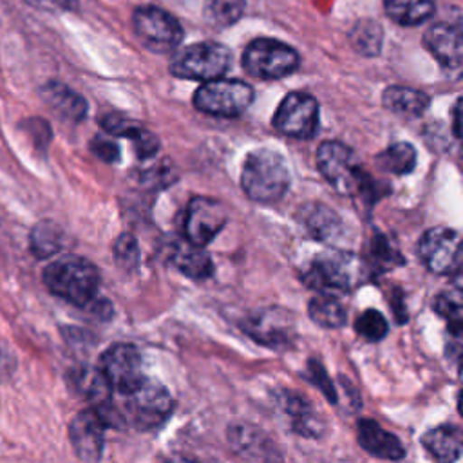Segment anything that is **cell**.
Instances as JSON below:
<instances>
[{
	"instance_id": "cell-1",
	"label": "cell",
	"mask_w": 463,
	"mask_h": 463,
	"mask_svg": "<svg viewBox=\"0 0 463 463\" xmlns=\"http://www.w3.org/2000/svg\"><path fill=\"white\" fill-rule=\"evenodd\" d=\"M244 194L255 203H275L289 188V168L286 159L271 148L251 150L241 170Z\"/></svg>"
},
{
	"instance_id": "cell-2",
	"label": "cell",
	"mask_w": 463,
	"mask_h": 463,
	"mask_svg": "<svg viewBox=\"0 0 463 463\" xmlns=\"http://www.w3.org/2000/svg\"><path fill=\"white\" fill-rule=\"evenodd\" d=\"M42 277L52 295L80 307L89 306L99 289L98 268L90 260L76 255L51 262Z\"/></svg>"
},
{
	"instance_id": "cell-3",
	"label": "cell",
	"mask_w": 463,
	"mask_h": 463,
	"mask_svg": "<svg viewBox=\"0 0 463 463\" xmlns=\"http://www.w3.org/2000/svg\"><path fill=\"white\" fill-rule=\"evenodd\" d=\"M369 275L365 260L347 251H320L302 268V280L322 293L349 291Z\"/></svg>"
},
{
	"instance_id": "cell-4",
	"label": "cell",
	"mask_w": 463,
	"mask_h": 463,
	"mask_svg": "<svg viewBox=\"0 0 463 463\" xmlns=\"http://www.w3.org/2000/svg\"><path fill=\"white\" fill-rule=\"evenodd\" d=\"M317 166L324 179L342 195H365L373 179L358 163L354 152L340 141H324L317 150Z\"/></svg>"
},
{
	"instance_id": "cell-5",
	"label": "cell",
	"mask_w": 463,
	"mask_h": 463,
	"mask_svg": "<svg viewBox=\"0 0 463 463\" xmlns=\"http://www.w3.org/2000/svg\"><path fill=\"white\" fill-rule=\"evenodd\" d=\"M232 63V51L215 42H197L177 54L170 61V72L183 80L210 81L221 78Z\"/></svg>"
},
{
	"instance_id": "cell-6",
	"label": "cell",
	"mask_w": 463,
	"mask_h": 463,
	"mask_svg": "<svg viewBox=\"0 0 463 463\" xmlns=\"http://www.w3.org/2000/svg\"><path fill=\"white\" fill-rule=\"evenodd\" d=\"M300 65L297 51L273 38H257L242 52V67L260 80H279L293 74Z\"/></svg>"
},
{
	"instance_id": "cell-7",
	"label": "cell",
	"mask_w": 463,
	"mask_h": 463,
	"mask_svg": "<svg viewBox=\"0 0 463 463\" xmlns=\"http://www.w3.org/2000/svg\"><path fill=\"white\" fill-rule=\"evenodd\" d=\"M253 89L241 80H210L204 81L194 94L197 110L212 116L235 118L241 116L253 101Z\"/></svg>"
},
{
	"instance_id": "cell-8",
	"label": "cell",
	"mask_w": 463,
	"mask_h": 463,
	"mask_svg": "<svg viewBox=\"0 0 463 463\" xmlns=\"http://www.w3.org/2000/svg\"><path fill=\"white\" fill-rule=\"evenodd\" d=\"M132 27L141 45L157 54L172 52L183 40L181 24L170 13L156 5L137 7L132 14Z\"/></svg>"
},
{
	"instance_id": "cell-9",
	"label": "cell",
	"mask_w": 463,
	"mask_h": 463,
	"mask_svg": "<svg viewBox=\"0 0 463 463\" xmlns=\"http://www.w3.org/2000/svg\"><path fill=\"white\" fill-rule=\"evenodd\" d=\"M172 407L170 392L159 382L145 378L134 392L127 394L125 416L137 429H154L170 416Z\"/></svg>"
},
{
	"instance_id": "cell-10",
	"label": "cell",
	"mask_w": 463,
	"mask_h": 463,
	"mask_svg": "<svg viewBox=\"0 0 463 463\" xmlns=\"http://www.w3.org/2000/svg\"><path fill=\"white\" fill-rule=\"evenodd\" d=\"M418 257L432 273H458L461 266L459 233L447 226H434L427 230L418 242Z\"/></svg>"
},
{
	"instance_id": "cell-11",
	"label": "cell",
	"mask_w": 463,
	"mask_h": 463,
	"mask_svg": "<svg viewBox=\"0 0 463 463\" xmlns=\"http://www.w3.org/2000/svg\"><path fill=\"white\" fill-rule=\"evenodd\" d=\"M98 369L105 376L110 389L125 396L134 392L145 380L141 354L130 344H114L105 349Z\"/></svg>"
},
{
	"instance_id": "cell-12",
	"label": "cell",
	"mask_w": 463,
	"mask_h": 463,
	"mask_svg": "<svg viewBox=\"0 0 463 463\" xmlns=\"http://www.w3.org/2000/svg\"><path fill=\"white\" fill-rule=\"evenodd\" d=\"M273 127L289 137H313L318 128V101L302 90L289 92L273 116Z\"/></svg>"
},
{
	"instance_id": "cell-13",
	"label": "cell",
	"mask_w": 463,
	"mask_h": 463,
	"mask_svg": "<svg viewBox=\"0 0 463 463\" xmlns=\"http://www.w3.org/2000/svg\"><path fill=\"white\" fill-rule=\"evenodd\" d=\"M228 221L226 206L212 197L195 195L190 199L184 213L186 241L204 248L222 230Z\"/></svg>"
},
{
	"instance_id": "cell-14",
	"label": "cell",
	"mask_w": 463,
	"mask_h": 463,
	"mask_svg": "<svg viewBox=\"0 0 463 463\" xmlns=\"http://www.w3.org/2000/svg\"><path fill=\"white\" fill-rule=\"evenodd\" d=\"M244 333L255 342L271 349L288 347L295 335L293 317L286 309L268 307L260 309L242 324Z\"/></svg>"
},
{
	"instance_id": "cell-15",
	"label": "cell",
	"mask_w": 463,
	"mask_h": 463,
	"mask_svg": "<svg viewBox=\"0 0 463 463\" xmlns=\"http://www.w3.org/2000/svg\"><path fill=\"white\" fill-rule=\"evenodd\" d=\"M107 425L99 412L90 407L80 411L69 423V439L76 456L85 463H98L103 454V432Z\"/></svg>"
},
{
	"instance_id": "cell-16",
	"label": "cell",
	"mask_w": 463,
	"mask_h": 463,
	"mask_svg": "<svg viewBox=\"0 0 463 463\" xmlns=\"http://www.w3.org/2000/svg\"><path fill=\"white\" fill-rule=\"evenodd\" d=\"M429 52L449 71L461 67V29L449 22L432 24L423 34Z\"/></svg>"
},
{
	"instance_id": "cell-17",
	"label": "cell",
	"mask_w": 463,
	"mask_h": 463,
	"mask_svg": "<svg viewBox=\"0 0 463 463\" xmlns=\"http://www.w3.org/2000/svg\"><path fill=\"white\" fill-rule=\"evenodd\" d=\"M356 438L360 447L376 458L396 461L405 456V447L402 445V441L374 420H358Z\"/></svg>"
},
{
	"instance_id": "cell-18",
	"label": "cell",
	"mask_w": 463,
	"mask_h": 463,
	"mask_svg": "<svg viewBox=\"0 0 463 463\" xmlns=\"http://www.w3.org/2000/svg\"><path fill=\"white\" fill-rule=\"evenodd\" d=\"M280 398V407L289 418V427L306 438H320L326 430L322 416L313 409V405L297 392L284 391Z\"/></svg>"
},
{
	"instance_id": "cell-19",
	"label": "cell",
	"mask_w": 463,
	"mask_h": 463,
	"mask_svg": "<svg viewBox=\"0 0 463 463\" xmlns=\"http://www.w3.org/2000/svg\"><path fill=\"white\" fill-rule=\"evenodd\" d=\"M421 445L436 463H456L461 456L463 436L458 425H439L421 436Z\"/></svg>"
},
{
	"instance_id": "cell-20",
	"label": "cell",
	"mask_w": 463,
	"mask_h": 463,
	"mask_svg": "<svg viewBox=\"0 0 463 463\" xmlns=\"http://www.w3.org/2000/svg\"><path fill=\"white\" fill-rule=\"evenodd\" d=\"M47 107L67 121H81L87 114V101L71 87L60 81H47L40 90Z\"/></svg>"
},
{
	"instance_id": "cell-21",
	"label": "cell",
	"mask_w": 463,
	"mask_h": 463,
	"mask_svg": "<svg viewBox=\"0 0 463 463\" xmlns=\"http://www.w3.org/2000/svg\"><path fill=\"white\" fill-rule=\"evenodd\" d=\"M298 221L317 241H331L342 232L340 217L322 203H307L300 206Z\"/></svg>"
},
{
	"instance_id": "cell-22",
	"label": "cell",
	"mask_w": 463,
	"mask_h": 463,
	"mask_svg": "<svg viewBox=\"0 0 463 463\" xmlns=\"http://www.w3.org/2000/svg\"><path fill=\"white\" fill-rule=\"evenodd\" d=\"M382 99L387 110L402 118H420L430 105V98L425 92L402 85L387 87Z\"/></svg>"
},
{
	"instance_id": "cell-23",
	"label": "cell",
	"mask_w": 463,
	"mask_h": 463,
	"mask_svg": "<svg viewBox=\"0 0 463 463\" xmlns=\"http://www.w3.org/2000/svg\"><path fill=\"white\" fill-rule=\"evenodd\" d=\"M69 385L71 389L83 396L85 400L94 402V405H101L107 403L110 398V385L107 383L105 376L101 374V371L98 367H90V365H80L74 367L69 373Z\"/></svg>"
},
{
	"instance_id": "cell-24",
	"label": "cell",
	"mask_w": 463,
	"mask_h": 463,
	"mask_svg": "<svg viewBox=\"0 0 463 463\" xmlns=\"http://www.w3.org/2000/svg\"><path fill=\"white\" fill-rule=\"evenodd\" d=\"M174 266L186 277L194 280L208 279L213 273V262L210 255L204 251V248L195 246L192 242H183L174 250L172 255Z\"/></svg>"
},
{
	"instance_id": "cell-25",
	"label": "cell",
	"mask_w": 463,
	"mask_h": 463,
	"mask_svg": "<svg viewBox=\"0 0 463 463\" xmlns=\"http://www.w3.org/2000/svg\"><path fill=\"white\" fill-rule=\"evenodd\" d=\"M434 0H383L385 14L398 25L412 27L434 14Z\"/></svg>"
},
{
	"instance_id": "cell-26",
	"label": "cell",
	"mask_w": 463,
	"mask_h": 463,
	"mask_svg": "<svg viewBox=\"0 0 463 463\" xmlns=\"http://www.w3.org/2000/svg\"><path fill=\"white\" fill-rule=\"evenodd\" d=\"M307 313L317 326L327 329H338L347 320L342 302L331 293H318L317 297H313L307 304Z\"/></svg>"
},
{
	"instance_id": "cell-27",
	"label": "cell",
	"mask_w": 463,
	"mask_h": 463,
	"mask_svg": "<svg viewBox=\"0 0 463 463\" xmlns=\"http://www.w3.org/2000/svg\"><path fill=\"white\" fill-rule=\"evenodd\" d=\"M376 165L389 174H396V175L409 174L416 166V150L411 143H405V141L392 143L376 156Z\"/></svg>"
},
{
	"instance_id": "cell-28",
	"label": "cell",
	"mask_w": 463,
	"mask_h": 463,
	"mask_svg": "<svg viewBox=\"0 0 463 463\" xmlns=\"http://www.w3.org/2000/svg\"><path fill=\"white\" fill-rule=\"evenodd\" d=\"M29 244H31L33 253L38 259H49L61 250L63 232L60 230V226L56 222L42 221L33 228Z\"/></svg>"
},
{
	"instance_id": "cell-29",
	"label": "cell",
	"mask_w": 463,
	"mask_h": 463,
	"mask_svg": "<svg viewBox=\"0 0 463 463\" xmlns=\"http://www.w3.org/2000/svg\"><path fill=\"white\" fill-rule=\"evenodd\" d=\"M349 40L358 52L365 56H374L380 52L382 27L371 20H362L351 29Z\"/></svg>"
},
{
	"instance_id": "cell-30",
	"label": "cell",
	"mask_w": 463,
	"mask_h": 463,
	"mask_svg": "<svg viewBox=\"0 0 463 463\" xmlns=\"http://www.w3.org/2000/svg\"><path fill=\"white\" fill-rule=\"evenodd\" d=\"M246 0H206V18L217 27H228L235 24L244 13Z\"/></svg>"
},
{
	"instance_id": "cell-31",
	"label": "cell",
	"mask_w": 463,
	"mask_h": 463,
	"mask_svg": "<svg viewBox=\"0 0 463 463\" xmlns=\"http://www.w3.org/2000/svg\"><path fill=\"white\" fill-rule=\"evenodd\" d=\"M403 259L400 255V251L392 246V242L383 237V235H376L371 241V250H369V262L367 268L371 269H389L394 264H402Z\"/></svg>"
},
{
	"instance_id": "cell-32",
	"label": "cell",
	"mask_w": 463,
	"mask_h": 463,
	"mask_svg": "<svg viewBox=\"0 0 463 463\" xmlns=\"http://www.w3.org/2000/svg\"><path fill=\"white\" fill-rule=\"evenodd\" d=\"M354 329H356V333H358L360 336H364V338L374 342V340H380V338H383V336L387 335L389 326H387L385 317H383L380 311L369 307V309H365V311L356 318Z\"/></svg>"
},
{
	"instance_id": "cell-33",
	"label": "cell",
	"mask_w": 463,
	"mask_h": 463,
	"mask_svg": "<svg viewBox=\"0 0 463 463\" xmlns=\"http://www.w3.org/2000/svg\"><path fill=\"white\" fill-rule=\"evenodd\" d=\"M434 309L441 315L450 329H461V295L459 291L454 293H441L434 300Z\"/></svg>"
},
{
	"instance_id": "cell-34",
	"label": "cell",
	"mask_w": 463,
	"mask_h": 463,
	"mask_svg": "<svg viewBox=\"0 0 463 463\" xmlns=\"http://www.w3.org/2000/svg\"><path fill=\"white\" fill-rule=\"evenodd\" d=\"M139 251L136 239L128 233H123L114 242V260L123 268H134L137 262Z\"/></svg>"
},
{
	"instance_id": "cell-35",
	"label": "cell",
	"mask_w": 463,
	"mask_h": 463,
	"mask_svg": "<svg viewBox=\"0 0 463 463\" xmlns=\"http://www.w3.org/2000/svg\"><path fill=\"white\" fill-rule=\"evenodd\" d=\"M90 150L94 152V156H98L101 161H107V163H114L118 161L119 157V148L114 141L110 139H105L101 136L94 137L92 143H90Z\"/></svg>"
},
{
	"instance_id": "cell-36",
	"label": "cell",
	"mask_w": 463,
	"mask_h": 463,
	"mask_svg": "<svg viewBox=\"0 0 463 463\" xmlns=\"http://www.w3.org/2000/svg\"><path fill=\"white\" fill-rule=\"evenodd\" d=\"M309 373H311V376H309L311 382H313L317 387H320V391L327 396V400H329V402H336V394H335L333 383H331V380L327 378L324 367H322L320 364H317V362H309Z\"/></svg>"
},
{
	"instance_id": "cell-37",
	"label": "cell",
	"mask_w": 463,
	"mask_h": 463,
	"mask_svg": "<svg viewBox=\"0 0 463 463\" xmlns=\"http://www.w3.org/2000/svg\"><path fill=\"white\" fill-rule=\"evenodd\" d=\"M24 127L27 128V132L33 136L34 143L36 145H45L51 137V132H49V127L45 121L42 119H29L24 123Z\"/></svg>"
},
{
	"instance_id": "cell-38",
	"label": "cell",
	"mask_w": 463,
	"mask_h": 463,
	"mask_svg": "<svg viewBox=\"0 0 463 463\" xmlns=\"http://www.w3.org/2000/svg\"><path fill=\"white\" fill-rule=\"evenodd\" d=\"M27 4L45 11H69L74 9L78 0H25Z\"/></svg>"
},
{
	"instance_id": "cell-39",
	"label": "cell",
	"mask_w": 463,
	"mask_h": 463,
	"mask_svg": "<svg viewBox=\"0 0 463 463\" xmlns=\"http://www.w3.org/2000/svg\"><path fill=\"white\" fill-rule=\"evenodd\" d=\"M11 354L7 353V349L0 344V378H4L7 374V371H11Z\"/></svg>"
},
{
	"instance_id": "cell-40",
	"label": "cell",
	"mask_w": 463,
	"mask_h": 463,
	"mask_svg": "<svg viewBox=\"0 0 463 463\" xmlns=\"http://www.w3.org/2000/svg\"><path fill=\"white\" fill-rule=\"evenodd\" d=\"M161 463H197V461L183 456H170V458H165Z\"/></svg>"
},
{
	"instance_id": "cell-41",
	"label": "cell",
	"mask_w": 463,
	"mask_h": 463,
	"mask_svg": "<svg viewBox=\"0 0 463 463\" xmlns=\"http://www.w3.org/2000/svg\"><path fill=\"white\" fill-rule=\"evenodd\" d=\"M454 136L456 137L459 136V101L456 103V109H454Z\"/></svg>"
},
{
	"instance_id": "cell-42",
	"label": "cell",
	"mask_w": 463,
	"mask_h": 463,
	"mask_svg": "<svg viewBox=\"0 0 463 463\" xmlns=\"http://www.w3.org/2000/svg\"><path fill=\"white\" fill-rule=\"evenodd\" d=\"M268 463H279V461H268Z\"/></svg>"
}]
</instances>
